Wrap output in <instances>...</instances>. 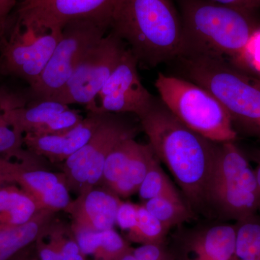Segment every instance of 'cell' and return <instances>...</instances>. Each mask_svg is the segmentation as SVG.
<instances>
[{
    "mask_svg": "<svg viewBox=\"0 0 260 260\" xmlns=\"http://www.w3.org/2000/svg\"><path fill=\"white\" fill-rule=\"evenodd\" d=\"M139 119L154 154L175 178L189 204L194 209L210 204L219 146L184 125L156 98Z\"/></svg>",
    "mask_w": 260,
    "mask_h": 260,
    "instance_id": "6da1fadb",
    "label": "cell"
},
{
    "mask_svg": "<svg viewBox=\"0 0 260 260\" xmlns=\"http://www.w3.org/2000/svg\"><path fill=\"white\" fill-rule=\"evenodd\" d=\"M109 31L146 68L174 60L181 54L182 23L174 0H115Z\"/></svg>",
    "mask_w": 260,
    "mask_h": 260,
    "instance_id": "7a4b0ae2",
    "label": "cell"
},
{
    "mask_svg": "<svg viewBox=\"0 0 260 260\" xmlns=\"http://www.w3.org/2000/svg\"><path fill=\"white\" fill-rule=\"evenodd\" d=\"M179 3L182 46L177 58L229 56L240 61L251 35L259 27L253 12L211 0H179Z\"/></svg>",
    "mask_w": 260,
    "mask_h": 260,
    "instance_id": "3957f363",
    "label": "cell"
},
{
    "mask_svg": "<svg viewBox=\"0 0 260 260\" xmlns=\"http://www.w3.org/2000/svg\"><path fill=\"white\" fill-rule=\"evenodd\" d=\"M155 85L164 105L189 129L215 143L234 142L237 138L230 113L204 88L162 73Z\"/></svg>",
    "mask_w": 260,
    "mask_h": 260,
    "instance_id": "277c9868",
    "label": "cell"
},
{
    "mask_svg": "<svg viewBox=\"0 0 260 260\" xmlns=\"http://www.w3.org/2000/svg\"><path fill=\"white\" fill-rule=\"evenodd\" d=\"M189 81L204 88L233 118L259 125L260 88L234 69L223 57L189 56L177 58Z\"/></svg>",
    "mask_w": 260,
    "mask_h": 260,
    "instance_id": "5b68a950",
    "label": "cell"
},
{
    "mask_svg": "<svg viewBox=\"0 0 260 260\" xmlns=\"http://www.w3.org/2000/svg\"><path fill=\"white\" fill-rule=\"evenodd\" d=\"M109 30L108 24L92 20H73L65 25L47 64L27 92L29 104L50 100L71 78L87 52Z\"/></svg>",
    "mask_w": 260,
    "mask_h": 260,
    "instance_id": "8992f818",
    "label": "cell"
},
{
    "mask_svg": "<svg viewBox=\"0 0 260 260\" xmlns=\"http://www.w3.org/2000/svg\"><path fill=\"white\" fill-rule=\"evenodd\" d=\"M137 128L112 113H105L92 138L63 162L68 188L79 195L99 185L108 155L121 140L135 138Z\"/></svg>",
    "mask_w": 260,
    "mask_h": 260,
    "instance_id": "52a82bcc",
    "label": "cell"
},
{
    "mask_svg": "<svg viewBox=\"0 0 260 260\" xmlns=\"http://www.w3.org/2000/svg\"><path fill=\"white\" fill-rule=\"evenodd\" d=\"M127 46L109 31L90 49L64 87L50 100L64 105L80 104L93 111L95 99L124 54Z\"/></svg>",
    "mask_w": 260,
    "mask_h": 260,
    "instance_id": "ba28073f",
    "label": "cell"
},
{
    "mask_svg": "<svg viewBox=\"0 0 260 260\" xmlns=\"http://www.w3.org/2000/svg\"><path fill=\"white\" fill-rule=\"evenodd\" d=\"M115 0H22L15 8V22L34 34L61 30L70 22L92 20L110 23Z\"/></svg>",
    "mask_w": 260,
    "mask_h": 260,
    "instance_id": "9c48e42d",
    "label": "cell"
},
{
    "mask_svg": "<svg viewBox=\"0 0 260 260\" xmlns=\"http://www.w3.org/2000/svg\"><path fill=\"white\" fill-rule=\"evenodd\" d=\"M61 31L34 34L21 28L13 18L10 35L8 32L0 44V75L21 78L32 86L60 41Z\"/></svg>",
    "mask_w": 260,
    "mask_h": 260,
    "instance_id": "30bf717a",
    "label": "cell"
},
{
    "mask_svg": "<svg viewBox=\"0 0 260 260\" xmlns=\"http://www.w3.org/2000/svg\"><path fill=\"white\" fill-rule=\"evenodd\" d=\"M138 59L126 48L119 64L98 94L91 112L144 115L155 98L142 83Z\"/></svg>",
    "mask_w": 260,
    "mask_h": 260,
    "instance_id": "8fae6325",
    "label": "cell"
},
{
    "mask_svg": "<svg viewBox=\"0 0 260 260\" xmlns=\"http://www.w3.org/2000/svg\"><path fill=\"white\" fill-rule=\"evenodd\" d=\"M0 171L9 182H16L37 205L38 210H65L71 203L64 173L23 167L0 158Z\"/></svg>",
    "mask_w": 260,
    "mask_h": 260,
    "instance_id": "7c38bea8",
    "label": "cell"
},
{
    "mask_svg": "<svg viewBox=\"0 0 260 260\" xmlns=\"http://www.w3.org/2000/svg\"><path fill=\"white\" fill-rule=\"evenodd\" d=\"M105 113L89 112L88 116L73 129L64 134H25L23 143L32 153L51 162H64L78 151L93 136Z\"/></svg>",
    "mask_w": 260,
    "mask_h": 260,
    "instance_id": "4fadbf2b",
    "label": "cell"
},
{
    "mask_svg": "<svg viewBox=\"0 0 260 260\" xmlns=\"http://www.w3.org/2000/svg\"><path fill=\"white\" fill-rule=\"evenodd\" d=\"M119 197L105 188L94 187L78 195L64 211L71 215L73 229L102 232L113 229L121 203Z\"/></svg>",
    "mask_w": 260,
    "mask_h": 260,
    "instance_id": "5bb4252c",
    "label": "cell"
},
{
    "mask_svg": "<svg viewBox=\"0 0 260 260\" xmlns=\"http://www.w3.org/2000/svg\"><path fill=\"white\" fill-rule=\"evenodd\" d=\"M218 147L212 177L213 182L240 184L259 194L255 172L233 142Z\"/></svg>",
    "mask_w": 260,
    "mask_h": 260,
    "instance_id": "9a60e30c",
    "label": "cell"
},
{
    "mask_svg": "<svg viewBox=\"0 0 260 260\" xmlns=\"http://www.w3.org/2000/svg\"><path fill=\"white\" fill-rule=\"evenodd\" d=\"M68 109V106L61 103L46 100L1 112L5 122L18 133L35 134L51 119Z\"/></svg>",
    "mask_w": 260,
    "mask_h": 260,
    "instance_id": "2e32d148",
    "label": "cell"
},
{
    "mask_svg": "<svg viewBox=\"0 0 260 260\" xmlns=\"http://www.w3.org/2000/svg\"><path fill=\"white\" fill-rule=\"evenodd\" d=\"M54 212L39 210L28 222L18 226H0V260H8L15 253L34 242L49 229Z\"/></svg>",
    "mask_w": 260,
    "mask_h": 260,
    "instance_id": "e0dca14e",
    "label": "cell"
},
{
    "mask_svg": "<svg viewBox=\"0 0 260 260\" xmlns=\"http://www.w3.org/2000/svg\"><path fill=\"white\" fill-rule=\"evenodd\" d=\"M156 158L150 145L137 143L124 174L108 190L119 198H128L135 194Z\"/></svg>",
    "mask_w": 260,
    "mask_h": 260,
    "instance_id": "ac0fdd59",
    "label": "cell"
},
{
    "mask_svg": "<svg viewBox=\"0 0 260 260\" xmlns=\"http://www.w3.org/2000/svg\"><path fill=\"white\" fill-rule=\"evenodd\" d=\"M37 205L16 186L0 187V226H18L26 223L38 211Z\"/></svg>",
    "mask_w": 260,
    "mask_h": 260,
    "instance_id": "d6986e66",
    "label": "cell"
},
{
    "mask_svg": "<svg viewBox=\"0 0 260 260\" xmlns=\"http://www.w3.org/2000/svg\"><path fill=\"white\" fill-rule=\"evenodd\" d=\"M237 229L218 225L208 229L198 246L200 257L209 260H230L235 256Z\"/></svg>",
    "mask_w": 260,
    "mask_h": 260,
    "instance_id": "ffe728a7",
    "label": "cell"
},
{
    "mask_svg": "<svg viewBox=\"0 0 260 260\" xmlns=\"http://www.w3.org/2000/svg\"><path fill=\"white\" fill-rule=\"evenodd\" d=\"M145 208L167 229L189 220L191 210L181 198L158 197L145 201Z\"/></svg>",
    "mask_w": 260,
    "mask_h": 260,
    "instance_id": "44dd1931",
    "label": "cell"
},
{
    "mask_svg": "<svg viewBox=\"0 0 260 260\" xmlns=\"http://www.w3.org/2000/svg\"><path fill=\"white\" fill-rule=\"evenodd\" d=\"M138 142L134 138L121 140L112 149L104 164V172L99 184L109 189L121 177Z\"/></svg>",
    "mask_w": 260,
    "mask_h": 260,
    "instance_id": "7402d4cb",
    "label": "cell"
},
{
    "mask_svg": "<svg viewBox=\"0 0 260 260\" xmlns=\"http://www.w3.org/2000/svg\"><path fill=\"white\" fill-rule=\"evenodd\" d=\"M138 192L140 199L145 201L158 197L180 198L177 189L159 166L157 158L149 169Z\"/></svg>",
    "mask_w": 260,
    "mask_h": 260,
    "instance_id": "603a6c76",
    "label": "cell"
},
{
    "mask_svg": "<svg viewBox=\"0 0 260 260\" xmlns=\"http://www.w3.org/2000/svg\"><path fill=\"white\" fill-rule=\"evenodd\" d=\"M235 256L239 259L260 258V223L242 220L237 229Z\"/></svg>",
    "mask_w": 260,
    "mask_h": 260,
    "instance_id": "cb8c5ba5",
    "label": "cell"
},
{
    "mask_svg": "<svg viewBox=\"0 0 260 260\" xmlns=\"http://www.w3.org/2000/svg\"><path fill=\"white\" fill-rule=\"evenodd\" d=\"M167 230V228L152 215L144 205H138L137 225L130 231V237L146 242L145 244H155L162 239Z\"/></svg>",
    "mask_w": 260,
    "mask_h": 260,
    "instance_id": "d4e9b609",
    "label": "cell"
},
{
    "mask_svg": "<svg viewBox=\"0 0 260 260\" xmlns=\"http://www.w3.org/2000/svg\"><path fill=\"white\" fill-rule=\"evenodd\" d=\"M83 119L78 111L73 110L69 108L51 119L34 135L64 134L78 125Z\"/></svg>",
    "mask_w": 260,
    "mask_h": 260,
    "instance_id": "484cf974",
    "label": "cell"
},
{
    "mask_svg": "<svg viewBox=\"0 0 260 260\" xmlns=\"http://www.w3.org/2000/svg\"><path fill=\"white\" fill-rule=\"evenodd\" d=\"M99 246L95 253L107 257L121 255L125 249V243L114 229L99 232Z\"/></svg>",
    "mask_w": 260,
    "mask_h": 260,
    "instance_id": "4316f807",
    "label": "cell"
},
{
    "mask_svg": "<svg viewBox=\"0 0 260 260\" xmlns=\"http://www.w3.org/2000/svg\"><path fill=\"white\" fill-rule=\"evenodd\" d=\"M23 134L18 133L6 122L0 123V153L19 155L23 153Z\"/></svg>",
    "mask_w": 260,
    "mask_h": 260,
    "instance_id": "83f0119b",
    "label": "cell"
},
{
    "mask_svg": "<svg viewBox=\"0 0 260 260\" xmlns=\"http://www.w3.org/2000/svg\"><path fill=\"white\" fill-rule=\"evenodd\" d=\"M239 63L260 75V26L251 35Z\"/></svg>",
    "mask_w": 260,
    "mask_h": 260,
    "instance_id": "f1b7e54d",
    "label": "cell"
},
{
    "mask_svg": "<svg viewBox=\"0 0 260 260\" xmlns=\"http://www.w3.org/2000/svg\"><path fill=\"white\" fill-rule=\"evenodd\" d=\"M138 205L121 202L116 214V223L123 230H133L138 220Z\"/></svg>",
    "mask_w": 260,
    "mask_h": 260,
    "instance_id": "f546056e",
    "label": "cell"
},
{
    "mask_svg": "<svg viewBox=\"0 0 260 260\" xmlns=\"http://www.w3.org/2000/svg\"><path fill=\"white\" fill-rule=\"evenodd\" d=\"M17 5L16 0H0V28L9 29Z\"/></svg>",
    "mask_w": 260,
    "mask_h": 260,
    "instance_id": "4dcf8cb0",
    "label": "cell"
},
{
    "mask_svg": "<svg viewBox=\"0 0 260 260\" xmlns=\"http://www.w3.org/2000/svg\"><path fill=\"white\" fill-rule=\"evenodd\" d=\"M138 260H160L162 252L155 244H145L137 248L133 253Z\"/></svg>",
    "mask_w": 260,
    "mask_h": 260,
    "instance_id": "1f68e13d",
    "label": "cell"
},
{
    "mask_svg": "<svg viewBox=\"0 0 260 260\" xmlns=\"http://www.w3.org/2000/svg\"><path fill=\"white\" fill-rule=\"evenodd\" d=\"M226 6L239 8L246 11L254 12L260 8V0H211Z\"/></svg>",
    "mask_w": 260,
    "mask_h": 260,
    "instance_id": "d6a6232c",
    "label": "cell"
},
{
    "mask_svg": "<svg viewBox=\"0 0 260 260\" xmlns=\"http://www.w3.org/2000/svg\"><path fill=\"white\" fill-rule=\"evenodd\" d=\"M60 253L62 256L80 254V249L78 242L73 241L64 242L61 246Z\"/></svg>",
    "mask_w": 260,
    "mask_h": 260,
    "instance_id": "836d02e7",
    "label": "cell"
},
{
    "mask_svg": "<svg viewBox=\"0 0 260 260\" xmlns=\"http://www.w3.org/2000/svg\"><path fill=\"white\" fill-rule=\"evenodd\" d=\"M40 257L42 260H61L62 255L56 249L45 247L41 249Z\"/></svg>",
    "mask_w": 260,
    "mask_h": 260,
    "instance_id": "e575fe53",
    "label": "cell"
},
{
    "mask_svg": "<svg viewBox=\"0 0 260 260\" xmlns=\"http://www.w3.org/2000/svg\"><path fill=\"white\" fill-rule=\"evenodd\" d=\"M61 260H84L80 254H71V255L62 256Z\"/></svg>",
    "mask_w": 260,
    "mask_h": 260,
    "instance_id": "d590c367",
    "label": "cell"
},
{
    "mask_svg": "<svg viewBox=\"0 0 260 260\" xmlns=\"http://www.w3.org/2000/svg\"><path fill=\"white\" fill-rule=\"evenodd\" d=\"M255 174H256V182H257L258 190H259V210H260V164L259 165V167H257V169H256V170L255 172Z\"/></svg>",
    "mask_w": 260,
    "mask_h": 260,
    "instance_id": "8d00e7d4",
    "label": "cell"
},
{
    "mask_svg": "<svg viewBox=\"0 0 260 260\" xmlns=\"http://www.w3.org/2000/svg\"><path fill=\"white\" fill-rule=\"evenodd\" d=\"M6 182H9V181L8 180V179H7L4 174L0 172V187H2V185Z\"/></svg>",
    "mask_w": 260,
    "mask_h": 260,
    "instance_id": "74e56055",
    "label": "cell"
},
{
    "mask_svg": "<svg viewBox=\"0 0 260 260\" xmlns=\"http://www.w3.org/2000/svg\"><path fill=\"white\" fill-rule=\"evenodd\" d=\"M119 260H138L137 258L135 257L134 254H125L122 256Z\"/></svg>",
    "mask_w": 260,
    "mask_h": 260,
    "instance_id": "f35d334b",
    "label": "cell"
},
{
    "mask_svg": "<svg viewBox=\"0 0 260 260\" xmlns=\"http://www.w3.org/2000/svg\"><path fill=\"white\" fill-rule=\"evenodd\" d=\"M8 30H4V29L0 28V44H1L2 42H3V39H4L5 36L8 34Z\"/></svg>",
    "mask_w": 260,
    "mask_h": 260,
    "instance_id": "ab89813d",
    "label": "cell"
},
{
    "mask_svg": "<svg viewBox=\"0 0 260 260\" xmlns=\"http://www.w3.org/2000/svg\"><path fill=\"white\" fill-rule=\"evenodd\" d=\"M5 122L4 118H3V114L0 112V123Z\"/></svg>",
    "mask_w": 260,
    "mask_h": 260,
    "instance_id": "60d3db41",
    "label": "cell"
},
{
    "mask_svg": "<svg viewBox=\"0 0 260 260\" xmlns=\"http://www.w3.org/2000/svg\"><path fill=\"white\" fill-rule=\"evenodd\" d=\"M200 260H209V259H205V258H203V257H200Z\"/></svg>",
    "mask_w": 260,
    "mask_h": 260,
    "instance_id": "b9f144b4",
    "label": "cell"
},
{
    "mask_svg": "<svg viewBox=\"0 0 260 260\" xmlns=\"http://www.w3.org/2000/svg\"><path fill=\"white\" fill-rule=\"evenodd\" d=\"M259 126H260V122H259Z\"/></svg>",
    "mask_w": 260,
    "mask_h": 260,
    "instance_id": "7bdbcfd3",
    "label": "cell"
}]
</instances>
